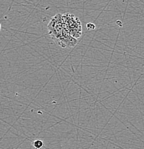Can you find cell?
I'll return each instance as SVG.
<instances>
[{"instance_id":"6da1fadb","label":"cell","mask_w":144,"mask_h":149,"mask_svg":"<svg viewBox=\"0 0 144 149\" xmlns=\"http://www.w3.org/2000/svg\"><path fill=\"white\" fill-rule=\"evenodd\" d=\"M47 27L51 37L62 47H72L77 44L76 39L67 32L60 14L52 17Z\"/></svg>"},{"instance_id":"7a4b0ae2","label":"cell","mask_w":144,"mask_h":149,"mask_svg":"<svg viewBox=\"0 0 144 149\" xmlns=\"http://www.w3.org/2000/svg\"><path fill=\"white\" fill-rule=\"evenodd\" d=\"M64 24L70 35L75 39L79 38L82 34L81 22L79 19L70 13L62 15Z\"/></svg>"},{"instance_id":"3957f363","label":"cell","mask_w":144,"mask_h":149,"mask_svg":"<svg viewBox=\"0 0 144 149\" xmlns=\"http://www.w3.org/2000/svg\"><path fill=\"white\" fill-rule=\"evenodd\" d=\"M32 143H33L34 148L36 149H41L43 147V146H44V143H43V141L40 139L35 140Z\"/></svg>"},{"instance_id":"277c9868","label":"cell","mask_w":144,"mask_h":149,"mask_svg":"<svg viewBox=\"0 0 144 149\" xmlns=\"http://www.w3.org/2000/svg\"><path fill=\"white\" fill-rule=\"evenodd\" d=\"M86 27L88 30H94V29H95V25L93 23H88Z\"/></svg>"},{"instance_id":"5b68a950","label":"cell","mask_w":144,"mask_h":149,"mask_svg":"<svg viewBox=\"0 0 144 149\" xmlns=\"http://www.w3.org/2000/svg\"><path fill=\"white\" fill-rule=\"evenodd\" d=\"M1 24H0V31H1Z\"/></svg>"}]
</instances>
